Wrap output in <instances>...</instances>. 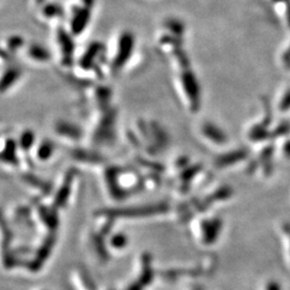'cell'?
Wrapping results in <instances>:
<instances>
[{"label":"cell","mask_w":290,"mask_h":290,"mask_svg":"<svg viewBox=\"0 0 290 290\" xmlns=\"http://www.w3.org/2000/svg\"><path fill=\"white\" fill-rule=\"evenodd\" d=\"M174 82L176 89L180 93V97L184 106L190 113H198L201 108V87L196 76L195 71L191 68V65L185 67L175 68Z\"/></svg>","instance_id":"1"},{"label":"cell","mask_w":290,"mask_h":290,"mask_svg":"<svg viewBox=\"0 0 290 290\" xmlns=\"http://www.w3.org/2000/svg\"><path fill=\"white\" fill-rule=\"evenodd\" d=\"M98 111L90 133L91 145L93 148L112 146L117 138V112L113 106Z\"/></svg>","instance_id":"2"},{"label":"cell","mask_w":290,"mask_h":290,"mask_svg":"<svg viewBox=\"0 0 290 290\" xmlns=\"http://www.w3.org/2000/svg\"><path fill=\"white\" fill-rule=\"evenodd\" d=\"M136 51V37L130 30H121L115 39L113 50L109 54V68L112 77L119 76L130 60L133 59Z\"/></svg>","instance_id":"3"},{"label":"cell","mask_w":290,"mask_h":290,"mask_svg":"<svg viewBox=\"0 0 290 290\" xmlns=\"http://www.w3.org/2000/svg\"><path fill=\"white\" fill-rule=\"evenodd\" d=\"M76 38L68 30L66 25H57L55 28V46L57 61L61 69L70 71L76 67L77 45Z\"/></svg>","instance_id":"4"},{"label":"cell","mask_w":290,"mask_h":290,"mask_svg":"<svg viewBox=\"0 0 290 290\" xmlns=\"http://www.w3.org/2000/svg\"><path fill=\"white\" fill-rule=\"evenodd\" d=\"M95 3V0H77L70 7L66 27L74 38H79L87 30L91 22Z\"/></svg>","instance_id":"5"},{"label":"cell","mask_w":290,"mask_h":290,"mask_svg":"<svg viewBox=\"0 0 290 290\" xmlns=\"http://www.w3.org/2000/svg\"><path fill=\"white\" fill-rule=\"evenodd\" d=\"M53 132L60 141L73 146H78L85 137L81 126L66 119H59L56 121L53 127Z\"/></svg>","instance_id":"6"},{"label":"cell","mask_w":290,"mask_h":290,"mask_svg":"<svg viewBox=\"0 0 290 290\" xmlns=\"http://www.w3.org/2000/svg\"><path fill=\"white\" fill-rule=\"evenodd\" d=\"M26 45L27 42L21 35H10L5 38L2 46V58L4 66L6 63H13L15 56L20 52H24Z\"/></svg>","instance_id":"7"},{"label":"cell","mask_w":290,"mask_h":290,"mask_svg":"<svg viewBox=\"0 0 290 290\" xmlns=\"http://www.w3.org/2000/svg\"><path fill=\"white\" fill-rule=\"evenodd\" d=\"M22 156L18 147L17 139L11 136L3 137L2 162L8 167H17L22 162Z\"/></svg>","instance_id":"8"},{"label":"cell","mask_w":290,"mask_h":290,"mask_svg":"<svg viewBox=\"0 0 290 290\" xmlns=\"http://www.w3.org/2000/svg\"><path fill=\"white\" fill-rule=\"evenodd\" d=\"M23 53L28 61L37 66H44L52 60V52L39 42L27 43Z\"/></svg>","instance_id":"9"},{"label":"cell","mask_w":290,"mask_h":290,"mask_svg":"<svg viewBox=\"0 0 290 290\" xmlns=\"http://www.w3.org/2000/svg\"><path fill=\"white\" fill-rule=\"evenodd\" d=\"M16 139L18 147H20L22 159L26 157V159L28 160V166H29V164L33 165L34 163L30 162L33 160V152L37 142H38L36 133L30 128H26L16 137Z\"/></svg>","instance_id":"10"},{"label":"cell","mask_w":290,"mask_h":290,"mask_svg":"<svg viewBox=\"0 0 290 290\" xmlns=\"http://www.w3.org/2000/svg\"><path fill=\"white\" fill-rule=\"evenodd\" d=\"M199 134L203 141L212 145H222L227 141V137L224 133L212 121H204L200 126Z\"/></svg>","instance_id":"11"},{"label":"cell","mask_w":290,"mask_h":290,"mask_svg":"<svg viewBox=\"0 0 290 290\" xmlns=\"http://www.w3.org/2000/svg\"><path fill=\"white\" fill-rule=\"evenodd\" d=\"M39 18L44 24H57L66 17V12L60 5L55 3H44L39 10Z\"/></svg>","instance_id":"12"},{"label":"cell","mask_w":290,"mask_h":290,"mask_svg":"<svg viewBox=\"0 0 290 290\" xmlns=\"http://www.w3.org/2000/svg\"><path fill=\"white\" fill-rule=\"evenodd\" d=\"M23 78L22 69L14 63L5 65L2 76V93L6 95L8 91L12 90Z\"/></svg>","instance_id":"13"},{"label":"cell","mask_w":290,"mask_h":290,"mask_svg":"<svg viewBox=\"0 0 290 290\" xmlns=\"http://www.w3.org/2000/svg\"><path fill=\"white\" fill-rule=\"evenodd\" d=\"M71 155L74 160L83 165H99L105 163V157L101 155L97 148H84L73 146Z\"/></svg>","instance_id":"14"},{"label":"cell","mask_w":290,"mask_h":290,"mask_svg":"<svg viewBox=\"0 0 290 290\" xmlns=\"http://www.w3.org/2000/svg\"><path fill=\"white\" fill-rule=\"evenodd\" d=\"M56 144L51 139H42L38 140L37 142L34 152H33V160L34 163H49L51 159H53L56 153Z\"/></svg>","instance_id":"15"},{"label":"cell","mask_w":290,"mask_h":290,"mask_svg":"<svg viewBox=\"0 0 290 290\" xmlns=\"http://www.w3.org/2000/svg\"><path fill=\"white\" fill-rule=\"evenodd\" d=\"M268 289L269 290H279V288H278V286L276 284H270L268 286Z\"/></svg>","instance_id":"16"}]
</instances>
